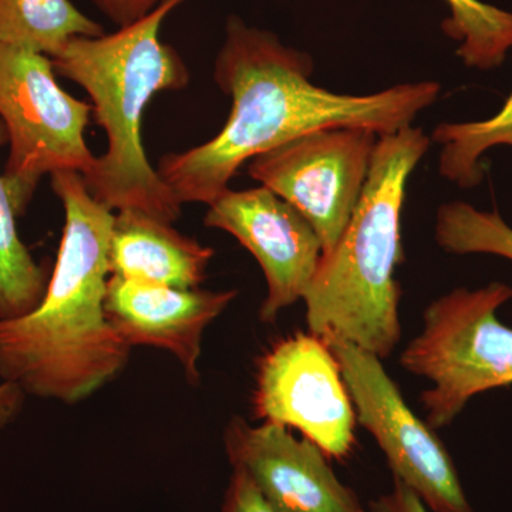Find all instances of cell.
<instances>
[{"label": "cell", "mask_w": 512, "mask_h": 512, "mask_svg": "<svg viewBox=\"0 0 512 512\" xmlns=\"http://www.w3.org/2000/svg\"><path fill=\"white\" fill-rule=\"evenodd\" d=\"M8 134L0 121V147ZM0 173V323L32 312L45 296L50 274L26 247Z\"/></svg>", "instance_id": "9a60e30c"}, {"label": "cell", "mask_w": 512, "mask_h": 512, "mask_svg": "<svg viewBox=\"0 0 512 512\" xmlns=\"http://www.w3.org/2000/svg\"><path fill=\"white\" fill-rule=\"evenodd\" d=\"M92 113V104L60 87L49 56L0 43V121L9 144L2 178L18 218L45 175L92 168L84 140Z\"/></svg>", "instance_id": "8992f818"}, {"label": "cell", "mask_w": 512, "mask_h": 512, "mask_svg": "<svg viewBox=\"0 0 512 512\" xmlns=\"http://www.w3.org/2000/svg\"><path fill=\"white\" fill-rule=\"evenodd\" d=\"M237 295V291L178 289L111 275L104 308L128 346L171 353L194 386L201 379L198 362L204 332Z\"/></svg>", "instance_id": "7c38bea8"}, {"label": "cell", "mask_w": 512, "mask_h": 512, "mask_svg": "<svg viewBox=\"0 0 512 512\" xmlns=\"http://www.w3.org/2000/svg\"><path fill=\"white\" fill-rule=\"evenodd\" d=\"M377 140L370 128H320L252 158L247 174L301 212L326 255L359 204Z\"/></svg>", "instance_id": "ba28073f"}, {"label": "cell", "mask_w": 512, "mask_h": 512, "mask_svg": "<svg viewBox=\"0 0 512 512\" xmlns=\"http://www.w3.org/2000/svg\"><path fill=\"white\" fill-rule=\"evenodd\" d=\"M92 2L117 28H124L143 19L164 0H92Z\"/></svg>", "instance_id": "ffe728a7"}, {"label": "cell", "mask_w": 512, "mask_h": 512, "mask_svg": "<svg viewBox=\"0 0 512 512\" xmlns=\"http://www.w3.org/2000/svg\"><path fill=\"white\" fill-rule=\"evenodd\" d=\"M511 298V286L493 282L477 291L456 289L424 312L423 332L400 363L433 383L421 394L433 429L448 426L476 394L512 384V329L495 315Z\"/></svg>", "instance_id": "5b68a950"}, {"label": "cell", "mask_w": 512, "mask_h": 512, "mask_svg": "<svg viewBox=\"0 0 512 512\" xmlns=\"http://www.w3.org/2000/svg\"><path fill=\"white\" fill-rule=\"evenodd\" d=\"M222 512H285L272 504L247 474L232 468Z\"/></svg>", "instance_id": "d6986e66"}, {"label": "cell", "mask_w": 512, "mask_h": 512, "mask_svg": "<svg viewBox=\"0 0 512 512\" xmlns=\"http://www.w3.org/2000/svg\"><path fill=\"white\" fill-rule=\"evenodd\" d=\"M215 251L168 222L136 210L114 214L110 272L127 281L198 289Z\"/></svg>", "instance_id": "4fadbf2b"}, {"label": "cell", "mask_w": 512, "mask_h": 512, "mask_svg": "<svg viewBox=\"0 0 512 512\" xmlns=\"http://www.w3.org/2000/svg\"><path fill=\"white\" fill-rule=\"evenodd\" d=\"M313 67L311 55L285 45L276 33L229 16L214 80L231 97V113L207 143L161 158L157 173L175 198L183 205H210L229 190L242 165L320 128L396 133L412 126L441 90L426 80L377 93H335L312 83Z\"/></svg>", "instance_id": "6da1fadb"}, {"label": "cell", "mask_w": 512, "mask_h": 512, "mask_svg": "<svg viewBox=\"0 0 512 512\" xmlns=\"http://www.w3.org/2000/svg\"><path fill=\"white\" fill-rule=\"evenodd\" d=\"M208 228L237 238L264 271L268 295L259 311L262 322L305 298L320 261L322 242L309 221L268 187L227 190L208 205Z\"/></svg>", "instance_id": "30bf717a"}, {"label": "cell", "mask_w": 512, "mask_h": 512, "mask_svg": "<svg viewBox=\"0 0 512 512\" xmlns=\"http://www.w3.org/2000/svg\"><path fill=\"white\" fill-rule=\"evenodd\" d=\"M225 451L232 468L247 474L259 491L285 512H369L355 491L308 439H296L282 424L229 421Z\"/></svg>", "instance_id": "8fae6325"}, {"label": "cell", "mask_w": 512, "mask_h": 512, "mask_svg": "<svg viewBox=\"0 0 512 512\" xmlns=\"http://www.w3.org/2000/svg\"><path fill=\"white\" fill-rule=\"evenodd\" d=\"M338 360L356 420L382 448L394 480L434 512H476L468 503L450 454L429 423L404 402L380 357L339 336H320Z\"/></svg>", "instance_id": "52a82bcc"}, {"label": "cell", "mask_w": 512, "mask_h": 512, "mask_svg": "<svg viewBox=\"0 0 512 512\" xmlns=\"http://www.w3.org/2000/svg\"><path fill=\"white\" fill-rule=\"evenodd\" d=\"M430 141L413 126L379 136L359 204L303 298L313 335L332 333L380 359L396 348L402 328L394 271L403 261L404 197Z\"/></svg>", "instance_id": "277c9868"}, {"label": "cell", "mask_w": 512, "mask_h": 512, "mask_svg": "<svg viewBox=\"0 0 512 512\" xmlns=\"http://www.w3.org/2000/svg\"><path fill=\"white\" fill-rule=\"evenodd\" d=\"M450 16L441 23L444 35L458 43L457 56L470 69L500 67L512 49V12L481 0H443Z\"/></svg>", "instance_id": "e0dca14e"}, {"label": "cell", "mask_w": 512, "mask_h": 512, "mask_svg": "<svg viewBox=\"0 0 512 512\" xmlns=\"http://www.w3.org/2000/svg\"><path fill=\"white\" fill-rule=\"evenodd\" d=\"M430 138L440 146V174L458 187H477L484 180V154L494 147H512V93L490 119L441 123Z\"/></svg>", "instance_id": "2e32d148"}, {"label": "cell", "mask_w": 512, "mask_h": 512, "mask_svg": "<svg viewBox=\"0 0 512 512\" xmlns=\"http://www.w3.org/2000/svg\"><path fill=\"white\" fill-rule=\"evenodd\" d=\"M70 0H0V43L55 57L74 37L104 35Z\"/></svg>", "instance_id": "5bb4252c"}, {"label": "cell", "mask_w": 512, "mask_h": 512, "mask_svg": "<svg viewBox=\"0 0 512 512\" xmlns=\"http://www.w3.org/2000/svg\"><path fill=\"white\" fill-rule=\"evenodd\" d=\"M437 242L451 254H493L512 261V228L497 211L463 201L447 202L437 212Z\"/></svg>", "instance_id": "ac0fdd59"}, {"label": "cell", "mask_w": 512, "mask_h": 512, "mask_svg": "<svg viewBox=\"0 0 512 512\" xmlns=\"http://www.w3.org/2000/svg\"><path fill=\"white\" fill-rule=\"evenodd\" d=\"M258 419L301 431L328 456H348L355 444L356 412L328 343L298 332L279 340L256 367Z\"/></svg>", "instance_id": "9c48e42d"}, {"label": "cell", "mask_w": 512, "mask_h": 512, "mask_svg": "<svg viewBox=\"0 0 512 512\" xmlns=\"http://www.w3.org/2000/svg\"><path fill=\"white\" fill-rule=\"evenodd\" d=\"M369 512H429V508L413 493L410 488L394 480L393 490L372 501Z\"/></svg>", "instance_id": "44dd1931"}, {"label": "cell", "mask_w": 512, "mask_h": 512, "mask_svg": "<svg viewBox=\"0 0 512 512\" xmlns=\"http://www.w3.org/2000/svg\"><path fill=\"white\" fill-rule=\"evenodd\" d=\"M50 184L63 205L62 241L42 302L0 323V380L28 397L76 404L113 382L133 348L104 308L114 211L77 171H57Z\"/></svg>", "instance_id": "7a4b0ae2"}, {"label": "cell", "mask_w": 512, "mask_h": 512, "mask_svg": "<svg viewBox=\"0 0 512 512\" xmlns=\"http://www.w3.org/2000/svg\"><path fill=\"white\" fill-rule=\"evenodd\" d=\"M188 0H164L153 12L117 32L74 37L52 57L56 74L86 90L107 150L83 175L92 197L111 211L136 210L157 220H180L183 204L150 164L141 124L148 104L190 83L183 57L161 40L165 18Z\"/></svg>", "instance_id": "3957f363"}]
</instances>
